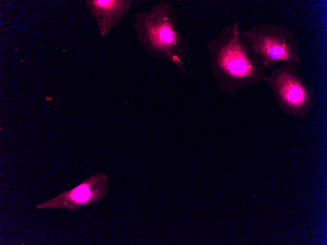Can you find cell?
Instances as JSON below:
<instances>
[{"label": "cell", "instance_id": "1", "mask_svg": "<svg viewBox=\"0 0 327 245\" xmlns=\"http://www.w3.org/2000/svg\"><path fill=\"white\" fill-rule=\"evenodd\" d=\"M240 22L224 28L211 44V68L221 90L232 95L236 90L264 81L266 69L250 50L239 31Z\"/></svg>", "mask_w": 327, "mask_h": 245}, {"label": "cell", "instance_id": "5", "mask_svg": "<svg viewBox=\"0 0 327 245\" xmlns=\"http://www.w3.org/2000/svg\"><path fill=\"white\" fill-rule=\"evenodd\" d=\"M93 3L96 7L106 10L114 8L117 2L115 0H95Z\"/></svg>", "mask_w": 327, "mask_h": 245}, {"label": "cell", "instance_id": "3", "mask_svg": "<svg viewBox=\"0 0 327 245\" xmlns=\"http://www.w3.org/2000/svg\"><path fill=\"white\" fill-rule=\"evenodd\" d=\"M297 64L284 61L264 80L271 88L280 109L287 115L303 117L314 104L313 91L299 74Z\"/></svg>", "mask_w": 327, "mask_h": 245}, {"label": "cell", "instance_id": "4", "mask_svg": "<svg viewBox=\"0 0 327 245\" xmlns=\"http://www.w3.org/2000/svg\"><path fill=\"white\" fill-rule=\"evenodd\" d=\"M152 29L151 36L156 44L163 46L174 42L175 34L170 26L163 25Z\"/></svg>", "mask_w": 327, "mask_h": 245}, {"label": "cell", "instance_id": "2", "mask_svg": "<svg viewBox=\"0 0 327 245\" xmlns=\"http://www.w3.org/2000/svg\"><path fill=\"white\" fill-rule=\"evenodd\" d=\"M254 57L265 67L272 70L280 63L302 62L299 43L293 31L271 23L256 24L242 33Z\"/></svg>", "mask_w": 327, "mask_h": 245}, {"label": "cell", "instance_id": "6", "mask_svg": "<svg viewBox=\"0 0 327 245\" xmlns=\"http://www.w3.org/2000/svg\"><path fill=\"white\" fill-rule=\"evenodd\" d=\"M86 187L79 188L75 192V198L79 200H85L88 198L89 193Z\"/></svg>", "mask_w": 327, "mask_h": 245}]
</instances>
